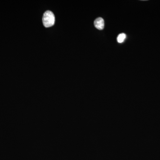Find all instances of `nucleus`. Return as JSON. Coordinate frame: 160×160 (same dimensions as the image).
<instances>
[{"label":"nucleus","mask_w":160,"mask_h":160,"mask_svg":"<svg viewBox=\"0 0 160 160\" xmlns=\"http://www.w3.org/2000/svg\"><path fill=\"white\" fill-rule=\"evenodd\" d=\"M55 21L54 15L52 12L46 11L43 15L42 22L43 25L46 27H49L54 25Z\"/></svg>","instance_id":"obj_1"},{"label":"nucleus","mask_w":160,"mask_h":160,"mask_svg":"<svg viewBox=\"0 0 160 160\" xmlns=\"http://www.w3.org/2000/svg\"><path fill=\"white\" fill-rule=\"evenodd\" d=\"M95 27L99 30H102L104 28V21L102 18H98L95 20Z\"/></svg>","instance_id":"obj_2"},{"label":"nucleus","mask_w":160,"mask_h":160,"mask_svg":"<svg viewBox=\"0 0 160 160\" xmlns=\"http://www.w3.org/2000/svg\"><path fill=\"white\" fill-rule=\"evenodd\" d=\"M126 34L125 33H121L118 36L117 38V41L118 43H122L126 39Z\"/></svg>","instance_id":"obj_3"}]
</instances>
